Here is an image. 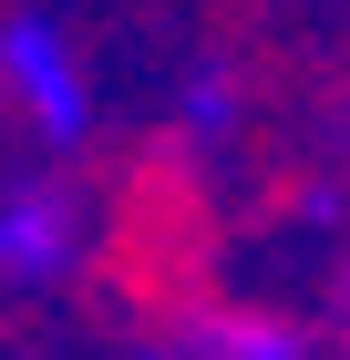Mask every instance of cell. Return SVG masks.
I'll use <instances>...</instances> for the list:
<instances>
[{
  "instance_id": "obj_1",
  "label": "cell",
  "mask_w": 350,
  "mask_h": 360,
  "mask_svg": "<svg viewBox=\"0 0 350 360\" xmlns=\"http://www.w3.org/2000/svg\"><path fill=\"white\" fill-rule=\"evenodd\" d=\"M124 268L144 278V288H165V278H196L206 268V217H196V195L186 186H165V175H144V195H135V217H124Z\"/></svg>"
},
{
  "instance_id": "obj_2",
  "label": "cell",
  "mask_w": 350,
  "mask_h": 360,
  "mask_svg": "<svg viewBox=\"0 0 350 360\" xmlns=\"http://www.w3.org/2000/svg\"><path fill=\"white\" fill-rule=\"evenodd\" d=\"M0 62H11V83H21V103L42 113V134H52V144H73V134H82V83L62 72V41H52L42 21H11Z\"/></svg>"
},
{
  "instance_id": "obj_4",
  "label": "cell",
  "mask_w": 350,
  "mask_h": 360,
  "mask_svg": "<svg viewBox=\"0 0 350 360\" xmlns=\"http://www.w3.org/2000/svg\"><path fill=\"white\" fill-rule=\"evenodd\" d=\"M62 248H73V195L62 186L21 195V206L0 217V257H11V268H62Z\"/></svg>"
},
{
  "instance_id": "obj_3",
  "label": "cell",
  "mask_w": 350,
  "mask_h": 360,
  "mask_svg": "<svg viewBox=\"0 0 350 360\" xmlns=\"http://www.w3.org/2000/svg\"><path fill=\"white\" fill-rule=\"evenodd\" d=\"M144 360H299V340L268 330V319H237V309H196V319H175Z\"/></svg>"
},
{
  "instance_id": "obj_5",
  "label": "cell",
  "mask_w": 350,
  "mask_h": 360,
  "mask_svg": "<svg viewBox=\"0 0 350 360\" xmlns=\"http://www.w3.org/2000/svg\"><path fill=\"white\" fill-rule=\"evenodd\" d=\"M340 330H350V278H340Z\"/></svg>"
}]
</instances>
